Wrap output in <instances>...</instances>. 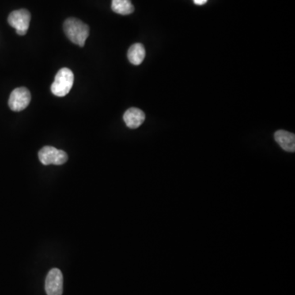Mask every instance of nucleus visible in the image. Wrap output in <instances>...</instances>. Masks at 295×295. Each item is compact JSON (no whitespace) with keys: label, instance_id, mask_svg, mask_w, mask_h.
Wrapping results in <instances>:
<instances>
[{"label":"nucleus","instance_id":"3","mask_svg":"<svg viewBox=\"0 0 295 295\" xmlns=\"http://www.w3.org/2000/svg\"><path fill=\"white\" fill-rule=\"evenodd\" d=\"M39 161L44 166L62 165L69 160V156L66 152L54 147L44 146L38 153Z\"/></svg>","mask_w":295,"mask_h":295},{"label":"nucleus","instance_id":"5","mask_svg":"<svg viewBox=\"0 0 295 295\" xmlns=\"http://www.w3.org/2000/svg\"><path fill=\"white\" fill-rule=\"evenodd\" d=\"M31 95L30 91L25 87H20L13 89L11 93L9 105L11 110L20 111L27 108L31 102Z\"/></svg>","mask_w":295,"mask_h":295},{"label":"nucleus","instance_id":"1","mask_svg":"<svg viewBox=\"0 0 295 295\" xmlns=\"http://www.w3.org/2000/svg\"><path fill=\"white\" fill-rule=\"evenodd\" d=\"M65 34L73 43L80 47H84L87 38L89 37L88 25L75 17L66 19L63 24Z\"/></svg>","mask_w":295,"mask_h":295},{"label":"nucleus","instance_id":"6","mask_svg":"<svg viewBox=\"0 0 295 295\" xmlns=\"http://www.w3.org/2000/svg\"><path fill=\"white\" fill-rule=\"evenodd\" d=\"M63 290V277L59 269L53 268L48 273L46 280L47 295H62Z\"/></svg>","mask_w":295,"mask_h":295},{"label":"nucleus","instance_id":"2","mask_svg":"<svg viewBox=\"0 0 295 295\" xmlns=\"http://www.w3.org/2000/svg\"><path fill=\"white\" fill-rule=\"evenodd\" d=\"M74 84V74L69 69L58 71L51 85L52 93L58 97H64L69 94Z\"/></svg>","mask_w":295,"mask_h":295},{"label":"nucleus","instance_id":"4","mask_svg":"<svg viewBox=\"0 0 295 295\" xmlns=\"http://www.w3.org/2000/svg\"><path fill=\"white\" fill-rule=\"evenodd\" d=\"M31 17L29 11L27 9H19L10 13L8 21L11 27L16 29L19 35H24L29 29Z\"/></svg>","mask_w":295,"mask_h":295},{"label":"nucleus","instance_id":"11","mask_svg":"<svg viewBox=\"0 0 295 295\" xmlns=\"http://www.w3.org/2000/svg\"><path fill=\"white\" fill-rule=\"evenodd\" d=\"M193 1H194L195 5H198V6H202V5H205V4H207L209 0H193Z\"/></svg>","mask_w":295,"mask_h":295},{"label":"nucleus","instance_id":"8","mask_svg":"<svg viewBox=\"0 0 295 295\" xmlns=\"http://www.w3.org/2000/svg\"><path fill=\"white\" fill-rule=\"evenodd\" d=\"M275 140L283 149L289 153H293L295 151V135L293 133L286 130H277L275 133Z\"/></svg>","mask_w":295,"mask_h":295},{"label":"nucleus","instance_id":"9","mask_svg":"<svg viewBox=\"0 0 295 295\" xmlns=\"http://www.w3.org/2000/svg\"><path fill=\"white\" fill-rule=\"evenodd\" d=\"M145 49L142 43H134L130 46L127 53L129 61L130 63L135 66L141 65L145 58Z\"/></svg>","mask_w":295,"mask_h":295},{"label":"nucleus","instance_id":"10","mask_svg":"<svg viewBox=\"0 0 295 295\" xmlns=\"http://www.w3.org/2000/svg\"><path fill=\"white\" fill-rule=\"evenodd\" d=\"M111 9L114 13L121 15H129L134 10L130 0H111Z\"/></svg>","mask_w":295,"mask_h":295},{"label":"nucleus","instance_id":"7","mask_svg":"<svg viewBox=\"0 0 295 295\" xmlns=\"http://www.w3.org/2000/svg\"><path fill=\"white\" fill-rule=\"evenodd\" d=\"M123 120L129 128L137 129L145 122V114L142 110L137 107H131L125 112Z\"/></svg>","mask_w":295,"mask_h":295}]
</instances>
